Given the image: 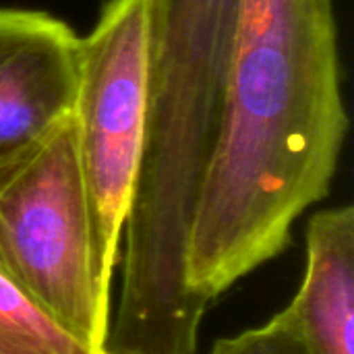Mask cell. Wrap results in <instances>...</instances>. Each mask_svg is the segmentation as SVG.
<instances>
[{
    "label": "cell",
    "instance_id": "1",
    "mask_svg": "<svg viewBox=\"0 0 354 354\" xmlns=\"http://www.w3.org/2000/svg\"><path fill=\"white\" fill-rule=\"evenodd\" d=\"M348 116L332 0H243L218 139L187 251V280L212 305L290 245L328 197Z\"/></svg>",
    "mask_w": 354,
    "mask_h": 354
},
{
    "label": "cell",
    "instance_id": "2",
    "mask_svg": "<svg viewBox=\"0 0 354 354\" xmlns=\"http://www.w3.org/2000/svg\"><path fill=\"white\" fill-rule=\"evenodd\" d=\"M243 0H151L147 127L124 220L106 354H197L207 303L187 251L218 139Z\"/></svg>",
    "mask_w": 354,
    "mask_h": 354
},
{
    "label": "cell",
    "instance_id": "3",
    "mask_svg": "<svg viewBox=\"0 0 354 354\" xmlns=\"http://www.w3.org/2000/svg\"><path fill=\"white\" fill-rule=\"evenodd\" d=\"M0 274L106 353L110 295L97 276L73 116L0 162Z\"/></svg>",
    "mask_w": 354,
    "mask_h": 354
},
{
    "label": "cell",
    "instance_id": "4",
    "mask_svg": "<svg viewBox=\"0 0 354 354\" xmlns=\"http://www.w3.org/2000/svg\"><path fill=\"white\" fill-rule=\"evenodd\" d=\"M151 0H108L81 37L73 108L102 288L110 295L145 143Z\"/></svg>",
    "mask_w": 354,
    "mask_h": 354
},
{
    "label": "cell",
    "instance_id": "5",
    "mask_svg": "<svg viewBox=\"0 0 354 354\" xmlns=\"http://www.w3.org/2000/svg\"><path fill=\"white\" fill-rule=\"evenodd\" d=\"M81 37L58 17L0 6V162L73 116Z\"/></svg>",
    "mask_w": 354,
    "mask_h": 354
},
{
    "label": "cell",
    "instance_id": "6",
    "mask_svg": "<svg viewBox=\"0 0 354 354\" xmlns=\"http://www.w3.org/2000/svg\"><path fill=\"white\" fill-rule=\"evenodd\" d=\"M309 354H354V209L317 212L307 226V268L278 313Z\"/></svg>",
    "mask_w": 354,
    "mask_h": 354
},
{
    "label": "cell",
    "instance_id": "7",
    "mask_svg": "<svg viewBox=\"0 0 354 354\" xmlns=\"http://www.w3.org/2000/svg\"><path fill=\"white\" fill-rule=\"evenodd\" d=\"M0 354H106L91 348L0 274Z\"/></svg>",
    "mask_w": 354,
    "mask_h": 354
},
{
    "label": "cell",
    "instance_id": "8",
    "mask_svg": "<svg viewBox=\"0 0 354 354\" xmlns=\"http://www.w3.org/2000/svg\"><path fill=\"white\" fill-rule=\"evenodd\" d=\"M209 354H309L288 326L276 315L261 328L220 338Z\"/></svg>",
    "mask_w": 354,
    "mask_h": 354
}]
</instances>
